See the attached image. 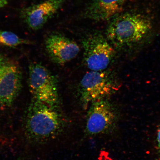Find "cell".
I'll use <instances>...</instances> for the list:
<instances>
[{
	"label": "cell",
	"instance_id": "1",
	"mask_svg": "<svg viewBox=\"0 0 160 160\" xmlns=\"http://www.w3.org/2000/svg\"><path fill=\"white\" fill-rule=\"evenodd\" d=\"M55 108L33 99L27 111L25 125V135L30 141L45 142L65 131L66 123Z\"/></svg>",
	"mask_w": 160,
	"mask_h": 160
},
{
	"label": "cell",
	"instance_id": "2",
	"mask_svg": "<svg viewBox=\"0 0 160 160\" xmlns=\"http://www.w3.org/2000/svg\"><path fill=\"white\" fill-rule=\"evenodd\" d=\"M152 28L150 20L135 13L119 14L113 18L106 31L107 39L116 47L131 45L142 39Z\"/></svg>",
	"mask_w": 160,
	"mask_h": 160
},
{
	"label": "cell",
	"instance_id": "3",
	"mask_svg": "<svg viewBox=\"0 0 160 160\" xmlns=\"http://www.w3.org/2000/svg\"><path fill=\"white\" fill-rule=\"evenodd\" d=\"M29 85L33 99L56 108L59 102L57 79L44 66L30 65Z\"/></svg>",
	"mask_w": 160,
	"mask_h": 160
},
{
	"label": "cell",
	"instance_id": "4",
	"mask_svg": "<svg viewBox=\"0 0 160 160\" xmlns=\"http://www.w3.org/2000/svg\"><path fill=\"white\" fill-rule=\"evenodd\" d=\"M85 62L91 71H105L114 56V49L99 33L88 36L82 42Z\"/></svg>",
	"mask_w": 160,
	"mask_h": 160
},
{
	"label": "cell",
	"instance_id": "5",
	"mask_svg": "<svg viewBox=\"0 0 160 160\" xmlns=\"http://www.w3.org/2000/svg\"><path fill=\"white\" fill-rule=\"evenodd\" d=\"M114 86L107 72L91 71L82 78L80 85L81 98L83 107L103 100L114 89Z\"/></svg>",
	"mask_w": 160,
	"mask_h": 160
},
{
	"label": "cell",
	"instance_id": "6",
	"mask_svg": "<svg viewBox=\"0 0 160 160\" xmlns=\"http://www.w3.org/2000/svg\"><path fill=\"white\" fill-rule=\"evenodd\" d=\"M115 115L112 108L104 99L91 105L88 112L85 130L86 135L91 137L109 132L114 124Z\"/></svg>",
	"mask_w": 160,
	"mask_h": 160
},
{
	"label": "cell",
	"instance_id": "7",
	"mask_svg": "<svg viewBox=\"0 0 160 160\" xmlns=\"http://www.w3.org/2000/svg\"><path fill=\"white\" fill-rule=\"evenodd\" d=\"M22 81L18 66L5 62L0 70V105L9 107L12 104L21 91Z\"/></svg>",
	"mask_w": 160,
	"mask_h": 160
},
{
	"label": "cell",
	"instance_id": "8",
	"mask_svg": "<svg viewBox=\"0 0 160 160\" xmlns=\"http://www.w3.org/2000/svg\"><path fill=\"white\" fill-rule=\"evenodd\" d=\"M45 46L52 61L61 65L74 58L80 50L75 42L59 34L49 36L46 40Z\"/></svg>",
	"mask_w": 160,
	"mask_h": 160
},
{
	"label": "cell",
	"instance_id": "9",
	"mask_svg": "<svg viewBox=\"0 0 160 160\" xmlns=\"http://www.w3.org/2000/svg\"><path fill=\"white\" fill-rule=\"evenodd\" d=\"M64 0H47L26 9L23 14L26 23L30 28H41L57 12Z\"/></svg>",
	"mask_w": 160,
	"mask_h": 160
},
{
	"label": "cell",
	"instance_id": "10",
	"mask_svg": "<svg viewBox=\"0 0 160 160\" xmlns=\"http://www.w3.org/2000/svg\"><path fill=\"white\" fill-rule=\"evenodd\" d=\"M125 0H94L87 8L86 17L97 21H108L119 14Z\"/></svg>",
	"mask_w": 160,
	"mask_h": 160
},
{
	"label": "cell",
	"instance_id": "11",
	"mask_svg": "<svg viewBox=\"0 0 160 160\" xmlns=\"http://www.w3.org/2000/svg\"><path fill=\"white\" fill-rule=\"evenodd\" d=\"M27 40L21 38L12 32L0 31V44L6 47H15L20 45L27 44Z\"/></svg>",
	"mask_w": 160,
	"mask_h": 160
},
{
	"label": "cell",
	"instance_id": "12",
	"mask_svg": "<svg viewBox=\"0 0 160 160\" xmlns=\"http://www.w3.org/2000/svg\"><path fill=\"white\" fill-rule=\"evenodd\" d=\"M9 0H0V9L7 4Z\"/></svg>",
	"mask_w": 160,
	"mask_h": 160
},
{
	"label": "cell",
	"instance_id": "13",
	"mask_svg": "<svg viewBox=\"0 0 160 160\" xmlns=\"http://www.w3.org/2000/svg\"><path fill=\"white\" fill-rule=\"evenodd\" d=\"M5 61L3 58L2 56L0 55V70H1L2 66H3V64L5 62Z\"/></svg>",
	"mask_w": 160,
	"mask_h": 160
}]
</instances>
